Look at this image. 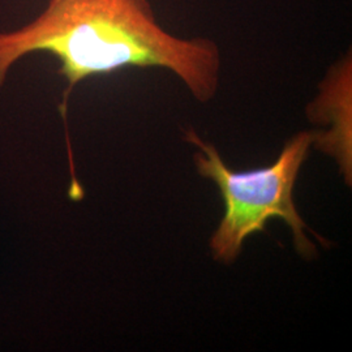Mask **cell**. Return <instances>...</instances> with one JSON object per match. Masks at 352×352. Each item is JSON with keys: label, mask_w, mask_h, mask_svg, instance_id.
<instances>
[{"label": "cell", "mask_w": 352, "mask_h": 352, "mask_svg": "<svg viewBox=\"0 0 352 352\" xmlns=\"http://www.w3.org/2000/svg\"><path fill=\"white\" fill-rule=\"evenodd\" d=\"M34 52L54 55L60 63L58 74L67 81L59 110L71 177L76 167L67 110L81 81L123 68H162L199 102L213 100L221 81L222 54L213 39L173 34L161 25L149 0H49L29 24L0 32V89L13 64Z\"/></svg>", "instance_id": "1"}, {"label": "cell", "mask_w": 352, "mask_h": 352, "mask_svg": "<svg viewBox=\"0 0 352 352\" xmlns=\"http://www.w3.org/2000/svg\"><path fill=\"white\" fill-rule=\"evenodd\" d=\"M186 139L199 148L195 154L199 174L217 184L225 202V215L210 239L214 260L223 264L235 261L244 241L253 234L265 232L272 218L289 225L300 254L315 253L305 232L307 223L294 201L296 179L316 140L311 132H300L289 140L274 164L243 173L228 168L213 145L202 141L193 129L187 131Z\"/></svg>", "instance_id": "2"}]
</instances>
